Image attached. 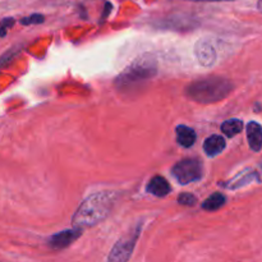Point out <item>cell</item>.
Segmentation results:
<instances>
[{"mask_svg":"<svg viewBox=\"0 0 262 262\" xmlns=\"http://www.w3.org/2000/svg\"><path fill=\"white\" fill-rule=\"evenodd\" d=\"M115 202V194L110 192H100L90 196L73 216L74 227H94L106 219Z\"/></svg>","mask_w":262,"mask_h":262,"instance_id":"obj_1","label":"cell"},{"mask_svg":"<svg viewBox=\"0 0 262 262\" xmlns=\"http://www.w3.org/2000/svg\"><path fill=\"white\" fill-rule=\"evenodd\" d=\"M233 91V83L223 77H210L199 79L186 87V95L189 100L199 104H212L224 100Z\"/></svg>","mask_w":262,"mask_h":262,"instance_id":"obj_2","label":"cell"},{"mask_svg":"<svg viewBox=\"0 0 262 262\" xmlns=\"http://www.w3.org/2000/svg\"><path fill=\"white\" fill-rule=\"evenodd\" d=\"M158 72L156 61L154 58H141L136 60L132 66L128 67L117 79L118 86L122 89L132 86V84H138L143 81L152 78Z\"/></svg>","mask_w":262,"mask_h":262,"instance_id":"obj_3","label":"cell"},{"mask_svg":"<svg viewBox=\"0 0 262 262\" xmlns=\"http://www.w3.org/2000/svg\"><path fill=\"white\" fill-rule=\"evenodd\" d=\"M171 174L179 183L186 186L202 178V165L196 159H184L173 166Z\"/></svg>","mask_w":262,"mask_h":262,"instance_id":"obj_4","label":"cell"},{"mask_svg":"<svg viewBox=\"0 0 262 262\" xmlns=\"http://www.w3.org/2000/svg\"><path fill=\"white\" fill-rule=\"evenodd\" d=\"M138 234H140V232L136 230V233L127 235V237H124L123 239H120L112 250V253H110L109 256V261L129 260L133 248H135L136 241H137L138 238Z\"/></svg>","mask_w":262,"mask_h":262,"instance_id":"obj_5","label":"cell"},{"mask_svg":"<svg viewBox=\"0 0 262 262\" xmlns=\"http://www.w3.org/2000/svg\"><path fill=\"white\" fill-rule=\"evenodd\" d=\"M194 54H196L199 63L204 67H211L216 61V50L211 41L207 38L197 41L196 46H194Z\"/></svg>","mask_w":262,"mask_h":262,"instance_id":"obj_6","label":"cell"},{"mask_svg":"<svg viewBox=\"0 0 262 262\" xmlns=\"http://www.w3.org/2000/svg\"><path fill=\"white\" fill-rule=\"evenodd\" d=\"M81 234L82 230L79 227L77 228V229L63 230V232L53 235V237L49 239V245H50V247L54 248V250H63V248L72 245L77 238L81 237Z\"/></svg>","mask_w":262,"mask_h":262,"instance_id":"obj_7","label":"cell"},{"mask_svg":"<svg viewBox=\"0 0 262 262\" xmlns=\"http://www.w3.org/2000/svg\"><path fill=\"white\" fill-rule=\"evenodd\" d=\"M146 189H147L148 193L154 194L156 197H165L170 193L171 187L164 177L155 176L154 178L150 179Z\"/></svg>","mask_w":262,"mask_h":262,"instance_id":"obj_8","label":"cell"},{"mask_svg":"<svg viewBox=\"0 0 262 262\" xmlns=\"http://www.w3.org/2000/svg\"><path fill=\"white\" fill-rule=\"evenodd\" d=\"M247 140L250 148L255 152H260L262 148V125L257 122L247 124Z\"/></svg>","mask_w":262,"mask_h":262,"instance_id":"obj_9","label":"cell"},{"mask_svg":"<svg viewBox=\"0 0 262 262\" xmlns=\"http://www.w3.org/2000/svg\"><path fill=\"white\" fill-rule=\"evenodd\" d=\"M225 146H227V142H225L224 137L219 135H212L205 140L204 150L207 156L214 158V156H217L224 151Z\"/></svg>","mask_w":262,"mask_h":262,"instance_id":"obj_10","label":"cell"},{"mask_svg":"<svg viewBox=\"0 0 262 262\" xmlns=\"http://www.w3.org/2000/svg\"><path fill=\"white\" fill-rule=\"evenodd\" d=\"M197 140V135L194 129L187 125H178L177 127V141L181 146L188 148L194 145Z\"/></svg>","mask_w":262,"mask_h":262,"instance_id":"obj_11","label":"cell"},{"mask_svg":"<svg viewBox=\"0 0 262 262\" xmlns=\"http://www.w3.org/2000/svg\"><path fill=\"white\" fill-rule=\"evenodd\" d=\"M222 130L227 137L232 138L243 130V122L241 119H229L222 124Z\"/></svg>","mask_w":262,"mask_h":262,"instance_id":"obj_12","label":"cell"},{"mask_svg":"<svg viewBox=\"0 0 262 262\" xmlns=\"http://www.w3.org/2000/svg\"><path fill=\"white\" fill-rule=\"evenodd\" d=\"M225 201H227V197H225L223 193L216 192V193L207 197L206 201L202 204V209L207 210V211H215V210H219L220 207L224 206Z\"/></svg>","mask_w":262,"mask_h":262,"instance_id":"obj_13","label":"cell"},{"mask_svg":"<svg viewBox=\"0 0 262 262\" xmlns=\"http://www.w3.org/2000/svg\"><path fill=\"white\" fill-rule=\"evenodd\" d=\"M196 196H193L191 193H182L178 196V202L181 205H184V206H193L196 204Z\"/></svg>","mask_w":262,"mask_h":262,"instance_id":"obj_14","label":"cell"},{"mask_svg":"<svg viewBox=\"0 0 262 262\" xmlns=\"http://www.w3.org/2000/svg\"><path fill=\"white\" fill-rule=\"evenodd\" d=\"M43 22V15L42 14H32L30 17L25 18V19L20 20L22 25L26 26H30V25H38V23H42Z\"/></svg>","mask_w":262,"mask_h":262,"instance_id":"obj_15","label":"cell"},{"mask_svg":"<svg viewBox=\"0 0 262 262\" xmlns=\"http://www.w3.org/2000/svg\"><path fill=\"white\" fill-rule=\"evenodd\" d=\"M14 25V19L13 18H5L0 23V37H4L7 35V30Z\"/></svg>","mask_w":262,"mask_h":262,"instance_id":"obj_16","label":"cell"},{"mask_svg":"<svg viewBox=\"0 0 262 262\" xmlns=\"http://www.w3.org/2000/svg\"><path fill=\"white\" fill-rule=\"evenodd\" d=\"M189 2H235V0H189Z\"/></svg>","mask_w":262,"mask_h":262,"instance_id":"obj_17","label":"cell"},{"mask_svg":"<svg viewBox=\"0 0 262 262\" xmlns=\"http://www.w3.org/2000/svg\"><path fill=\"white\" fill-rule=\"evenodd\" d=\"M257 9L262 13V0H258L257 2Z\"/></svg>","mask_w":262,"mask_h":262,"instance_id":"obj_18","label":"cell"}]
</instances>
